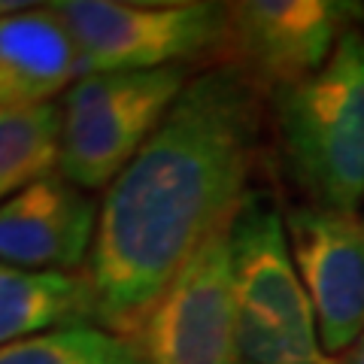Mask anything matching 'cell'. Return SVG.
I'll use <instances>...</instances> for the list:
<instances>
[{"mask_svg": "<svg viewBox=\"0 0 364 364\" xmlns=\"http://www.w3.org/2000/svg\"><path fill=\"white\" fill-rule=\"evenodd\" d=\"M261 95L231 64L191 76L104 191L85 264L100 328L134 337L182 267L234 222L258 158Z\"/></svg>", "mask_w": 364, "mask_h": 364, "instance_id": "6da1fadb", "label": "cell"}, {"mask_svg": "<svg viewBox=\"0 0 364 364\" xmlns=\"http://www.w3.org/2000/svg\"><path fill=\"white\" fill-rule=\"evenodd\" d=\"M289 176L313 207L364 203V33L352 28L322 70L270 95Z\"/></svg>", "mask_w": 364, "mask_h": 364, "instance_id": "7a4b0ae2", "label": "cell"}, {"mask_svg": "<svg viewBox=\"0 0 364 364\" xmlns=\"http://www.w3.org/2000/svg\"><path fill=\"white\" fill-rule=\"evenodd\" d=\"M240 364H337L318 340L286 234V215L270 198L249 191L231 228Z\"/></svg>", "mask_w": 364, "mask_h": 364, "instance_id": "3957f363", "label": "cell"}, {"mask_svg": "<svg viewBox=\"0 0 364 364\" xmlns=\"http://www.w3.org/2000/svg\"><path fill=\"white\" fill-rule=\"evenodd\" d=\"M188 82V67L76 79L58 104V173L85 191L109 188Z\"/></svg>", "mask_w": 364, "mask_h": 364, "instance_id": "277c9868", "label": "cell"}, {"mask_svg": "<svg viewBox=\"0 0 364 364\" xmlns=\"http://www.w3.org/2000/svg\"><path fill=\"white\" fill-rule=\"evenodd\" d=\"M70 28L85 76L143 73L225 52L228 4H131V0H55Z\"/></svg>", "mask_w": 364, "mask_h": 364, "instance_id": "5b68a950", "label": "cell"}, {"mask_svg": "<svg viewBox=\"0 0 364 364\" xmlns=\"http://www.w3.org/2000/svg\"><path fill=\"white\" fill-rule=\"evenodd\" d=\"M361 16L352 0H240L228 4L222 64L237 67L255 88L273 95L304 82L331 61Z\"/></svg>", "mask_w": 364, "mask_h": 364, "instance_id": "8992f818", "label": "cell"}, {"mask_svg": "<svg viewBox=\"0 0 364 364\" xmlns=\"http://www.w3.org/2000/svg\"><path fill=\"white\" fill-rule=\"evenodd\" d=\"M228 228L182 267L134 334L149 364H240Z\"/></svg>", "mask_w": 364, "mask_h": 364, "instance_id": "52a82bcc", "label": "cell"}, {"mask_svg": "<svg viewBox=\"0 0 364 364\" xmlns=\"http://www.w3.org/2000/svg\"><path fill=\"white\" fill-rule=\"evenodd\" d=\"M286 234L318 340L331 358H343L364 334V219L301 203L286 213Z\"/></svg>", "mask_w": 364, "mask_h": 364, "instance_id": "ba28073f", "label": "cell"}, {"mask_svg": "<svg viewBox=\"0 0 364 364\" xmlns=\"http://www.w3.org/2000/svg\"><path fill=\"white\" fill-rule=\"evenodd\" d=\"M100 203L58 170L0 203V261L40 273H82Z\"/></svg>", "mask_w": 364, "mask_h": 364, "instance_id": "9c48e42d", "label": "cell"}, {"mask_svg": "<svg viewBox=\"0 0 364 364\" xmlns=\"http://www.w3.org/2000/svg\"><path fill=\"white\" fill-rule=\"evenodd\" d=\"M82 76L76 40L52 4L0 16V109L55 104Z\"/></svg>", "mask_w": 364, "mask_h": 364, "instance_id": "30bf717a", "label": "cell"}, {"mask_svg": "<svg viewBox=\"0 0 364 364\" xmlns=\"http://www.w3.org/2000/svg\"><path fill=\"white\" fill-rule=\"evenodd\" d=\"M70 325H97L82 273H40L0 261V346Z\"/></svg>", "mask_w": 364, "mask_h": 364, "instance_id": "8fae6325", "label": "cell"}, {"mask_svg": "<svg viewBox=\"0 0 364 364\" xmlns=\"http://www.w3.org/2000/svg\"><path fill=\"white\" fill-rule=\"evenodd\" d=\"M58 104L0 109V203L58 170Z\"/></svg>", "mask_w": 364, "mask_h": 364, "instance_id": "7c38bea8", "label": "cell"}, {"mask_svg": "<svg viewBox=\"0 0 364 364\" xmlns=\"http://www.w3.org/2000/svg\"><path fill=\"white\" fill-rule=\"evenodd\" d=\"M0 364H149L134 337L100 325H70L0 346Z\"/></svg>", "mask_w": 364, "mask_h": 364, "instance_id": "4fadbf2b", "label": "cell"}, {"mask_svg": "<svg viewBox=\"0 0 364 364\" xmlns=\"http://www.w3.org/2000/svg\"><path fill=\"white\" fill-rule=\"evenodd\" d=\"M337 364H364V334L358 337V343L352 346L343 358H337Z\"/></svg>", "mask_w": 364, "mask_h": 364, "instance_id": "5bb4252c", "label": "cell"}, {"mask_svg": "<svg viewBox=\"0 0 364 364\" xmlns=\"http://www.w3.org/2000/svg\"><path fill=\"white\" fill-rule=\"evenodd\" d=\"M33 4L28 0H0V16H13V13H21V9H28Z\"/></svg>", "mask_w": 364, "mask_h": 364, "instance_id": "9a60e30c", "label": "cell"}]
</instances>
